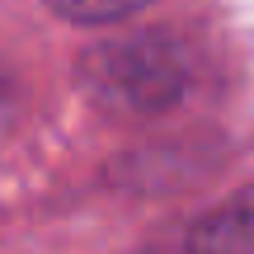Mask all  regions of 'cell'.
<instances>
[{
  "label": "cell",
  "mask_w": 254,
  "mask_h": 254,
  "mask_svg": "<svg viewBox=\"0 0 254 254\" xmlns=\"http://www.w3.org/2000/svg\"><path fill=\"white\" fill-rule=\"evenodd\" d=\"M193 250H254V189L236 193L226 207L202 217L189 231Z\"/></svg>",
  "instance_id": "6da1fadb"
},
{
  "label": "cell",
  "mask_w": 254,
  "mask_h": 254,
  "mask_svg": "<svg viewBox=\"0 0 254 254\" xmlns=\"http://www.w3.org/2000/svg\"><path fill=\"white\" fill-rule=\"evenodd\" d=\"M47 5L66 19H80V24H109V19H127L146 9L151 0H47Z\"/></svg>",
  "instance_id": "7a4b0ae2"
}]
</instances>
